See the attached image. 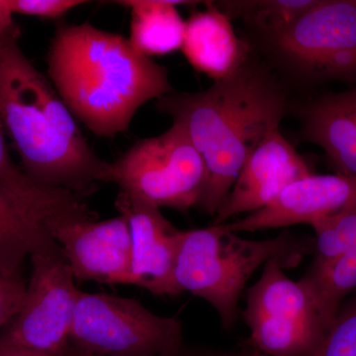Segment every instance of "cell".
Here are the masks:
<instances>
[{"label":"cell","instance_id":"cell-9","mask_svg":"<svg viewBox=\"0 0 356 356\" xmlns=\"http://www.w3.org/2000/svg\"><path fill=\"white\" fill-rule=\"evenodd\" d=\"M30 259L31 276L22 306L0 334V341L44 355L64 353L72 348L70 332L81 291L55 241Z\"/></svg>","mask_w":356,"mask_h":356},{"label":"cell","instance_id":"cell-28","mask_svg":"<svg viewBox=\"0 0 356 356\" xmlns=\"http://www.w3.org/2000/svg\"><path fill=\"white\" fill-rule=\"evenodd\" d=\"M79 356H89V355H83V353H79Z\"/></svg>","mask_w":356,"mask_h":356},{"label":"cell","instance_id":"cell-16","mask_svg":"<svg viewBox=\"0 0 356 356\" xmlns=\"http://www.w3.org/2000/svg\"><path fill=\"white\" fill-rule=\"evenodd\" d=\"M50 225L41 211L0 186V271L23 275L26 259L54 242Z\"/></svg>","mask_w":356,"mask_h":356},{"label":"cell","instance_id":"cell-3","mask_svg":"<svg viewBox=\"0 0 356 356\" xmlns=\"http://www.w3.org/2000/svg\"><path fill=\"white\" fill-rule=\"evenodd\" d=\"M19 36H0V121L30 179L83 197L110 182L111 163L93 153L53 84L21 51Z\"/></svg>","mask_w":356,"mask_h":356},{"label":"cell","instance_id":"cell-6","mask_svg":"<svg viewBox=\"0 0 356 356\" xmlns=\"http://www.w3.org/2000/svg\"><path fill=\"white\" fill-rule=\"evenodd\" d=\"M205 165L181 126L139 140L111 163L110 182L156 207L187 211L198 206L205 189Z\"/></svg>","mask_w":356,"mask_h":356},{"label":"cell","instance_id":"cell-18","mask_svg":"<svg viewBox=\"0 0 356 356\" xmlns=\"http://www.w3.org/2000/svg\"><path fill=\"white\" fill-rule=\"evenodd\" d=\"M6 134L0 121V186L17 194L41 211L51 222L91 217L92 211L81 196L65 189L42 186L30 179L23 170L13 163L7 147Z\"/></svg>","mask_w":356,"mask_h":356},{"label":"cell","instance_id":"cell-15","mask_svg":"<svg viewBox=\"0 0 356 356\" xmlns=\"http://www.w3.org/2000/svg\"><path fill=\"white\" fill-rule=\"evenodd\" d=\"M231 20L217 4L206 2L204 10L185 21L181 51L194 69L215 81L233 74L250 58V47L238 38Z\"/></svg>","mask_w":356,"mask_h":356},{"label":"cell","instance_id":"cell-22","mask_svg":"<svg viewBox=\"0 0 356 356\" xmlns=\"http://www.w3.org/2000/svg\"><path fill=\"white\" fill-rule=\"evenodd\" d=\"M309 356H356V291L341 305L322 341Z\"/></svg>","mask_w":356,"mask_h":356},{"label":"cell","instance_id":"cell-11","mask_svg":"<svg viewBox=\"0 0 356 356\" xmlns=\"http://www.w3.org/2000/svg\"><path fill=\"white\" fill-rule=\"evenodd\" d=\"M115 205L130 229L136 286L159 296L180 294L175 266L182 231L175 228L159 207L128 192L119 191Z\"/></svg>","mask_w":356,"mask_h":356},{"label":"cell","instance_id":"cell-1","mask_svg":"<svg viewBox=\"0 0 356 356\" xmlns=\"http://www.w3.org/2000/svg\"><path fill=\"white\" fill-rule=\"evenodd\" d=\"M156 108L181 126L200 154L207 179L198 206L216 216L250 154L280 129L286 95L266 67L247 60L231 76L198 92H175Z\"/></svg>","mask_w":356,"mask_h":356},{"label":"cell","instance_id":"cell-17","mask_svg":"<svg viewBox=\"0 0 356 356\" xmlns=\"http://www.w3.org/2000/svg\"><path fill=\"white\" fill-rule=\"evenodd\" d=\"M130 7L131 34L129 41L147 58L165 56L181 50L185 21L177 6L196 3L181 0H126L117 1Z\"/></svg>","mask_w":356,"mask_h":356},{"label":"cell","instance_id":"cell-2","mask_svg":"<svg viewBox=\"0 0 356 356\" xmlns=\"http://www.w3.org/2000/svg\"><path fill=\"white\" fill-rule=\"evenodd\" d=\"M47 64L70 113L100 137L126 132L143 105L173 92L165 67L89 23L58 27Z\"/></svg>","mask_w":356,"mask_h":356},{"label":"cell","instance_id":"cell-21","mask_svg":"<svg viewBox=\"0 0 356 356\" xmlns=\"http://www.w3.org/2000/svg\"><path fill=\"white\" fill-rule=\"evenodd\" d=\"M315 232L313 264H323L356 250V201L311 225Z\"/></svg>","mask_w":356,"mask_h":356},{"label":"cell","instance_id":"cell-19","mask_svg":"<svg viewBox=\"0 0 356 356\" xmlns=\"http://www.w3.org/2000/svg\"><path fill=\"white\" fill-rule=\"evenodd\" d=\"M300 281L310 293L327 332L346 297L356 291V250L312 264Z\"/></svg>","mask_w":356,"mask_h":356},{"label":"cell","instance_id":"cell-5","mask_svg":"<svg viewBox=\"0 0 356 356\" xmlns=\"http://www.w3.org/2000/svg\"><path fill=\"white\" fill-rule=\"evenodd\" d=\"M182 343L177 318L161 317L136 300L81 292L70 346L89 356H175Z\"/></svg>","mask_w":356,"mask_h":356},{"label":"cell","instance_id":"cell-13","mask_svg":"<svg viewBox=\"0 0 356 356\" xmlns=\"http://www.w3.org/2000/svg\"><path fill=\"white\" fill-rule=\"evenodd\" d=\"M356 201V177L343 175H314L287 185L264 209L243 219L225 222L235 233L311 225L336 214Z\"/></svg>","mask_w":356,"mask_h":356},{"label":"cell","instance_id":"cell-20","mask_svg":"<svg viewBox=\"0 0 356 356\" xmlns=\"http://www.w3.org/2000/svg\"><path fill=\"white\" fill-rule=\"evenodd\" d=\"M318 0H238L221 1L217 6L233 18H241L264 40L286 30L317 6Z\"/></svg>","mask_w":356,"mask_h":356},{"label":"cell","instance_id":"cell-27","mask_svg":"<svg viewBox=\"0 0 356 356\" xmlns=\"http://www.w3.org/2000/svg\"><path fill=\"white\" fill-rule=\"evenodd\" d=\"M234 356H266L264 353H259V350H254L252 353H242V355H234Z\"/></svg>","mask_w":356,"mask_h":356},{"label":"cell","instance_id":"cell-25","mask_svg":"<svg viewBox=\"0 0 356 356\" xmlns=\"http://www.w3.org/2000/svg\"><path fill=\"white\" fill-rule=\"evenodd\" d=\"M0 356H79V353L72 346L70 350L60 355H44L0 341Z\"/></svg>","mask_w":356,"mask_h":356},{"label":"cell","instance_id":"cell-24","mask_svg":"<svg viewBox=\"0 0 356 356\" xmlns=\"http://www.w3.org/2000/svg\"><path fill=\"white\" fill-rule=\"evenodd\" d=\"M86 3L81 0H8L13 14L37 16L42 18H58L72 9Z\"/></svg>","mask_w":356,"mask_h":356},{"label":"cell","instance_id":"cell-26","mask_svg":"<svg viewBox=\"0 0 356 356\" xmlns=\"http://www.w3.org/2000/svg\"><path fill=\"white\" fill-rule=\"evenodd\" d=\"M19 31L17 24L14 22L13 13L8 6V0H0V36Z\"/></svg>","mask_w":356,"mask_h":356},{"label":"cell","instance_id":"cell-10","mask_svg":"<svg viewBox=\"0 0 356 356\" xmlns=\"http://www.w3.org/2000/svg\"><path fill=\"white\" fill-rule=\"evenodd\" d=\"M50 232L77 282L135 285L130 229L123 215L60 222Z\"/></svg>","mask_w":356,"mask_h":356},{"label":"cell","instance_id":"cell-23","mask_svg":"<svg viewBox=\"0 0 356 356\" xmlns=\"http://www.w3.org/2000/svg\"><path fill=\"white\" fill-rule=\"evenodd\" d=\"M27 282L23 275L0 271V334L13 322L22 306Z\"/></svg>","mask_w":356,"mask_h":356},{"label":"cell","instance_id":"cell-12","mask_svg":"<svg viewBox=\"0 0 356 356\" xmlns=\"http://www.w3.org/2000/svg\"><path fill=\"white\" fill-rule=\"evenodd\" d=\"M310 173V166L280 129L273 131L245 159L228 197L215 216L214 225L264 209L287 185Z\"/></svg>","mask_w":356,"mask_h":356},{"label":"cell","instance_id":"cell-4","mask_svg":"<svg viewBox=\"0 0 356 356\" xmlns=\"http://www.w3.org/2000/svg\"><path fill=\"white\" fill-rule=\"evenodd\" d=\"M314 252V238L289 232L266 240H248L225 224L182 231L175 266L178 291L205 300L231 329L241 295L252 274L273 259L294 267Z\"/></svg>","mask_w":356,"mask_h":356},{"label":"cell","instance_id":"cell-7","mask_svg":"<svg viewBox=\"0 0 356 356\" xmlns=\"http://www.w3.org/2000/svg\"><path fill=\"white\" fill-rule=\"evenodd\" d=\"M264 41L280 64L304 81L356 84V0H318Z\"/></svg>","mask_w":356,"mask_h":356},{"label":"cell","instance_id":"cell-8","mask_svg":"<svg viewBox=\"0 0 356 356\" xmlns=\"http://www.w3.org/2000/svg\"><path fill=\"white\" fill-rule=\"evenodd\" d=\"M273 259L247 295L245 320L254 350L266 356H309L325 334L310 293Z\"/></svg>","mask_w":356,"mask_h":356},{"label":"cell","instance_id":"cell-29","mask_svg":"<svg viewBox=\"0 0 356 356\" xmlns=\"http://www.w3.org/2000/svg\"><path fill=\"white\" fill-rule=\"evenodd\" d=\"M178 355H179V353H178V355H175V356H178Z\"/></svg>","mask_w":356,"mask_h":356},{"label":"cell","instance_id":"cell-14","mask_svg":"<svg viewBox=\"0 0 356 356\" xmlns=\"http://www.w3.org/2000/svg\"><path fill=\"white\" fill-rule=\"evenodd\" d=\"M297 115L301 140L322 147L337 175L356 177V84L312 100Z\"/></svg>","mask_w":356,"mask_h":356}]
</instances>
